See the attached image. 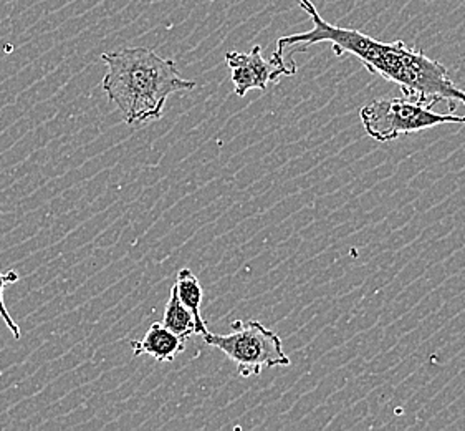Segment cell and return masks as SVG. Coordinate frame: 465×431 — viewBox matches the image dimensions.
I'll return each instance as SVG.
<instances>
[{
    "instance_id": "obj_1",
    "label": "cell",
    "mask_w": 465,
    "mask_h": 431,
    "mask_svg": "<svg viewBox=\"0 0 465 431\" xmlns=\"http://www.w3.org/2000/svg\"><path fill=\"white\" fill-rule=\"evenodd\" d=\"M300 7L312 19L313 28L277 40L275 54L305 52L317 44H330L336 56L353 55L371 74L396 84L410 98L426 102H446L450 112L456 104L464 105L465 92L449 76V70L438 60L429 58L422 50L410 47L404 42H380L353 28H343L326 22L310 0H298Z\"/></svg>"
},
{
    "instance_id": "obj_2",
    "label": "cell",
    "mask_w": 465,
    "mask_h": 431,
    "mask_svg": "<svg viewBox=\"0 0 465 431\" xmlns=\"http://www.w3.org/2000/svg\"><path fill=\"white\" fill-rule=\"evenodd\" d=\"M102 60L106 65L103 92L130 126L159 120L168 96L197 86L196 82L179 75L174 60L149 48H122L103 54Z\"/></svg>"
},
{
    "instance_id": "obj_3",
    "label": "cell",
    "mask_w": 465,
    "mask_h": 431,
    "mask_svg": "<svg viewBox=\"0 0 465 431\" xmlns=\"http://www.w3.org/2000/svg\"><path fill=\"white\" fill-rule=\"evenodd\" d=\"M434 102L419 98L374 100L360 112L364 132L380 143L398 140L402 135L430 130L440 125H465L457 113L434 112Z\"/></svg>"
},
{
    "instance_id": "obj_4",
    "label": "cell",
    "mask_w": 465,
    "mask_h": 431,
    "mask_svg": "<svg viewBox=\"0 0 465 431\" xmlns=\"http://www.w3.org/2000/svg\"><path fill=\"white\" fill-rule=\"evenodd\" d=\"M204 342L229 356L237 366V374L242 378L261 376L263 368L290 366L289 356L283 352L279 334L262 326L257 320H251L247 324L235 320L231 334L217 336L207 332Z\"/></svg>"
},
{
    "instance_id": "obj_5",
    "label": "cell",
    "mask_w": 465,
    "mask_h": 431,
    "mask_svg": "<svg viewBox=\"0 0 465 431\" xmlns=\"http://www.w3.org/2000/svg\"><path fill=\"white\" fill-rule=\"evenodd\" d=\"M225 62L232 74L233 92L237 96H245L251 90H265L270 84H277L282 76H293L297 65L287 62L283 55H273L265 60L261 45H255L251 52H229Z\"/></svg>"
},
{
    "instance_id": "obj_6",
    "label": "cell",
    "mask_w": 465,
    "mask_h": 431,
    "mask_svg": "<svg viewBox=\"0 0 465 431\" xmlns=\"http://www.w3.org/2000/svg\"><path fill=\"white\" fill-rule=\"evenodd\" d=\"M133 356H149L161 364L174 362L179 354L186 350V340L177 337L174 332L164 327L163 322H154L144 337L140 340H131Z\"/></svg>"
},
{
    "instance_id": "obj_7",
    "label": "cell",
    "mask_w": 465,
    "mask_h": 431,
    "mask_svg": "<svg viewBox=\"0 0 465 431\" xmlns=\"http://www.w3.org/2000/svg\"><path fill=\"white\" fill-rule=\"evenodd\" d=\"M177 297L186 306L187 309L191 310V314L194 316L196 320L197 334L204 337L207 330V322H205L203 314H201V304H203V297H204V291L203 286L197 279L196 274L191 269H181L177 272L176 284Z\"/></svg>"
},
{
    "instance_id": "obj_8",
    "label": "cell",
    "mask_w": 465,
    "mask_h": 431,
    "mask_svg": "<svg viewBox=\"0 0 465 431\" xmlns=\"http://www.w3.org/2000/svg\"><path fill=\"white\" fill-rule=\"evenodd\" d=\"M164 327H168L171 332H174L177 337L183 340H189L193 336H196V320L191 314V310L177 297L176 287L173 286L171 294H169L168 304L164 310V319H163Z\"/></svg>"
},
{
    "instance_id": "obj_9",
    "label": "cell",
    "mask_w": 465,
    "mask_h": 431,
    "mask_svg": "<svg viewBox=\"0 0 465 431\" xmlns=\"http://www.w3.org/2000/svg\"><path fill=\"white\" fill-rule=\"evenodd\" d=\"M19 281V274L15 271L2 272L0 271V317L5 322V326L12 332L14 338L22 337V330L19 326L15 324V320L10 317L9 310L5 307V302H4V291L9 284Z\"/></svg>"
}]
</instances>
